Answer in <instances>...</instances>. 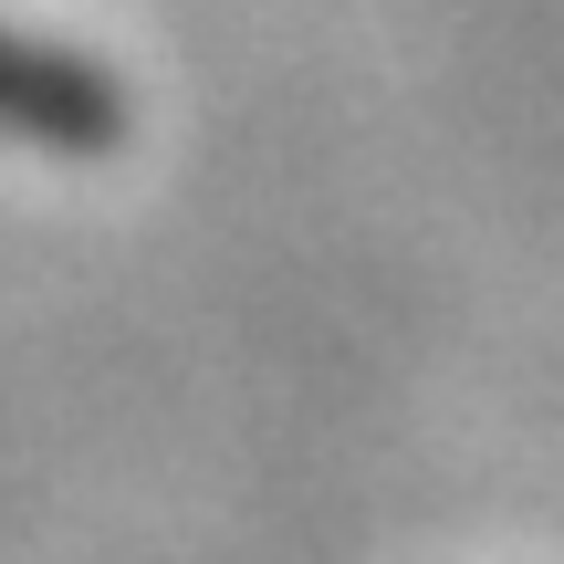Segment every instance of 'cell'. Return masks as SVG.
<instances>
[{
	"label": "cell",
	"mask_w": 564,
	"mask_h": 564,
	"mask_svg": "<svg viewBox=\"0 0 564 564\" xmlns=\"http://www.w3.org/2000/svg\"><path fill=\"white\" fill-rule=\"evenodd\" d=\"M0 137L42 147V158H105L126 137V84L74 42L0 21Z\"/></svg>",
	"instance_id": "obj_1"
}]
</instances>
